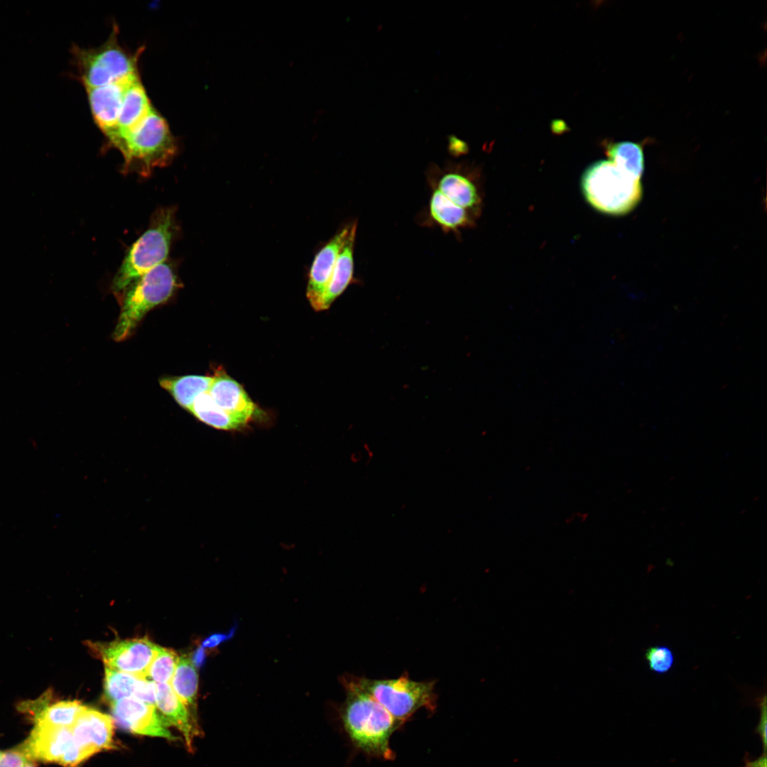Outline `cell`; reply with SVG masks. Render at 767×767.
<instances>
[{
    "instance_id": "cell-1",
    "label": "cell",
    "mask_w": 767,
    "mask_h": 767,
    "mask_svg": "<svg viewBox=\"0 0 767 767\" xmlns=\"http://www.w3.org/2000/svg\"><path fill=\"white\" fill-rule=\"evenodd\" d=\"M346 700L342 708L344 729L353 744L366 754L386 760L395 755L389 740L402 724L361 690L353 678L345 682Z\"/></svg>"
},
{
    "instance_id": "cell-2",
    "label": "cell",
    "mask_w": 767,
    "mask_h": 767,
    "mask_svg": "<svg viewBox=\"0 0 767 767\" xmlns=\"http://www.w3.org/2000/svg\"><path fill=\"white\" fill-rule=\"evenodd\" d=\"M178 232L175 209L161 207L148 228L132 244L115 274L111 288L122 293L141 276L165 262Z\"/></svg>"
},
{
    "instance_id": "cell-3",
    "label": "cell",
    "mask_w": 767,
    "mask_h": 767,
    "mask_svg": "<svg viewBox=\"0 0 767 767\" xmlns=\"http://www.w3.org/2000/svg\"><path fill=\"white\" fill-rule=\"evenodd\" d=\"M115 148L123 156L124 173L148 176L153 169L170 163L178 144L166 120L153 108Z\"/></svg>"
},
{
    "instance_id": "cell-4",
    "label": "cell",
    "mask_w": 767,
    "mask_h": 767,
    "mask_svg": "<svg viewBox=\"0 0 767 767\" xmlns=\"http://www.w3.org/2000/svg\"><path fill=\"white\" fill-rule=\"evenodd\" d=\"M178 286L173 265L165 261L152 268L128 286L113 337L121 342L127 339L144 315L154 307L166 302Z\"/></svg>"
},
{
    "instance_id": "cell-5",
    "label": "cell",
    "mask_w": 767,
    "mask_h": 767,
    "mask_svg": "<svg viewBox=\"0 0 767 767\" xmlns=\"http://www.w3.org/2000/svg\"><path fill=\"white\" fill-rule=\"evenodd\" d=\"M143 49L132 53L118 40V28L114 26L102 45L85 48L76 45L70 50L78 79L85 88L97 87L125 80L138 74V60Z\"/></svg>"
},
{
    "instance_id": "cell-6",
    "label": "cell",
    "mask_w": 767,
    "mask_h": 767,
    "mask_svg": "<svg viewBox=\"0 0 767 767\" xmlns=\"http://www.w3.org/2000/svg\"><path fill=\"white\" fill-rule=\"evenodd\" d=\"M582 189L587 202L596 210L621 215L632 210L642 197L640 180L635 179L611 161L589 165L582 177Z\"/></svg>"
},
{
    "instance_id": "cell-7",
    "label": "cell",
    "mask_w": 767,
    "mask_h": 767,
    "mask_svg": "<svg viewBox=\"0 0 767 767\" xmlns=\"http://www.w3.org/2000/svg\"><path fill=\"white\" fill-rule=\"evenodd\" d=\"M357 685L382 705L401 724L416 711L436 708L435 682L415 681L408 675L396 679L371 680L353 678Z\"/></svg>"
},
{
    "instance_id": "cell-8",
    "label": "cell",
    "mask_w": 767,
    "mask_h": 767,
    "mask_svg": "<svg viewBox=\"0 0 767 767\" xmlns=\"http://www.w3.org/2000/svg\"><path fill=\"white\" fill-rule=\"evenodd\" d=\"M21 746L31 761L76 767L81 759V749L75 742L70 728L35 724Z\"/></svg>"
},
{
    "instance_id": "cell-9",
    "label": "cell",
    "mask_w": 767,
    "mask_h": 767,
    "mask_svg": "<svg viewBox=\"0 0 767 767\" xmlns=\"http://www.w3.org/2000/svg\"><path fill=\"white\" fill-rule=\"evenodd\" d=\"M159 648L146 637L115 641L98 647L107 668L141 677H146Z\"/></svg>"
},
{
    "instance_id": "cell-10",
    "label": "cell",
    "mask_w": 767,
    "mask_h": 767,
    "mask_svg": "<svg viewBox=\"0 0 767 767\" xmlns=\"http://www.w3.org/2000/svg\"><path fill=\"white\" fill-rule=\"evenodd\" d=\"M114 720L131 733L175 740L156 706L134 697L121 699L111 703Z\"/></svg>"
},
{
    "instance_id": "cell-11",
    "label": "cell",
    "mask_w": 767,
    "mask_h": 767,
    "mask_svg": "<svg viewBox=\"0 0 767 767\" xmlns=\"http://www.w3.org/2000/svg\"><path fill=\"white\" fill-rule=\"evenodd\" d=\"M138 75L101 87L85 88L93 119L108 141L116 134L126 88Z\"/></svg>"
},
{
    "instance_id": "cell-12",
    "label": "cell",
    "mask_w": 767,
    "mask_h": 767,
    "mask_svg": "<svg viewBox=\"0 0 767 767\" xmlns=\"http://www.w3.org/2000/svg\"><path fill=\"white\" fill-rule=\"evenodd\" d=\"M352 223L334 234L316 254L310 267L306 295L312 308L321 311L323 296L332 274L337 256L350 232Z\"/></svg>"
},
{
    "instance_id": "cell-13",
    "label": "cell",
    "mask_w": 767,
    "mask_h": 767,
    "mask_svg": "<svg viewBox=\"0 0 767 767\" xmlns=\"http://www.w3.org/2000/svg\"><path fill=\"white\" fill-rule=\"evenodd\" d=\"M113 719L84 706L70 727L75 742L92 755L114 749Z\"/></svg>"
},
{
    "instance_id": "cell-14",
    "label": "cell",
    "mask_w": 767,
    "mask_h": 767,
    "mask_svg": "<svg viewBox=\"0 0 767 767\" xmlns=\"http://www.w3.org/2000/svg\"><path fill=\"white\" fill-rule=\"evenodd\" d=\"M207 391L222 410L249 422L257 410L256 405L244 388L223 370H217Z\"/></svg>"
},
{
    "instance_id": "cell-15",
    "label": "cell",
    "mask_w": 767,
    "mask_h": 767,
    "mask_svg": "<svg viewBox=\"0 0 767 767\" xmlns=\"http://www.w3.org/2000/svg\"><path fill=\"white\" fill-rule=\"evenodd\" d=\"M153 109L139 75L134 77L124 92L116 132L109 141L114 147L134 130Z\"/></svg>"
},
{
    "instance_id": "cell-16",
    "label": "cell",
    "mask_w": 767,
    "mask_h": 767,
    "mask_svg": "<svg viewBox=\"0 0 767 767\" xmlns=\"http://www.w3.org/2000/svg\"><path fill=\"white\" fill-rule=\"evenodd\" d=\"M155 706L167 727H175L190 748L194 737L199 734L197 722L169 683H156Z\"/></svg>"
},
{
    "instance_id": "cell-17",
    "label": "cell",
    "mask_w": 767,
    "mask_h": 767,
    "mask_svg": "<svg viewBox=\"0 0 767 767\" xmlns=\"http://www.w3.org/2000/svg\"><path fill=\"white\" fill-rule=\"evenodd\" d=\"M33 715L35 724L70 728L85 705L77 700L50 703L47 694L23 705Z\"/></svg>"
},
{
    "instance_id": "cell-18",
    "label": "cell",
    "mask_w": 767,
    "mask_h": 767,
    "mask_svg": "<svg viewBox=\"0 0 767 767\" xmlns=\"http://www.w3.org/2000/svg\"><path fill=\"white\" fill-rule=\"evenodd\" d=\"M439 172L432 186L450 201L467 211L479 204L476 186L467 176L455 169V165Z\"/></svg>"
},
{
    "instance_id": "cell-19",
    "label": "cell",
    "mask_w": 767,
    "mask_h": 767,
    "mask_svg": "<svg viewBox=\"0 0 767 767\" xmlns=\"http://www.w3.org/2000/svg\"><path fill=\"white\" fill-rule=\"evenodd\" d=\"M357 222H353L350 232L337 256L334 268L323 296L321 310H327L352 283L354 275V246Z\"/></svg>"
},
{
    "instance_id": "cell-20",
    "label": "cell",
    "mask_w": 767,
    "mask_h": 767,
    "mask_svg": "<svg viewBox=\"0 0 767 767\" xmlns=\"http://www.w3.org/2000/svg\"><path fill=\"white\" fill-rule=\"evenodd\" d=\"M214 376H210L186 375L163 378L159 383L181 407L188 410L198 396L209 391Z\"/></svg>"
},
{
    "instance_id": "cell-21",
    "label": "cell",
    "mask_w": 767,
    "mask_h": 767,
    "mask_svg": "<svg viewBox=\"0 0 767 767\" xmlns=\"http://www.w3.org/2000/svg\"><path fill=\"white\" fill-rule=\"evenodd\" d=\"M428 213L431 220L443 230L455 232L470 222L469 212L450 201L433 187Z\"/></svg>"
},
{
    "instance_id": "cell-22",
    "label": "cell",
    "mask_w": 767,
    "mask_h": 767,
    "mask_svg": "<svg viewBox=\"0 0 767 767\" xmlns=\"http://www.w3.org/2000/svg\"><path fill=\"white\" fill-rule=\"evenodd\" d=\"M188 411L201 422L219 430H236L245 426L248 423L219 408L208 392L198 396Z\"/></svg>"
},
{
    "instance_id": "cell-23",
    "label": "cell",
    "mask_w": 767,
    "mask_h": 767,
    "mask_svg": "<svg viewBox=\"0 0 767 767\" xmlns=\"http://www.w3.org/2000/svg\"><path fill=\"white\" fill-rule=\"evenodd\" d=\"M606 149L613 163L631 177L640 180L644 170V156L639 143L630 141L611 143Z\"/></svg>"
},
{
    "instance_id": "cell-24",
    "label": "cell",
    "mask_w": 767,
    "mask_h": 767,
    "mask_svg": "<svg viewBox=\"0 0 767 767\" xmlns=\"http://www.w3.org/2000/svg\"><path fill=\"white\" fill-rule=\"evenodd\" d=\"M170 685L187 707L195 705L198 675L196 667L189 657L182 656L178 658Z\"/></svg>"
},
{
    "instance_id": "cell-25",
    "label": "cell",
    "mask_w": 767,
    "mask_h": 767,
    "mask_svg": "<svg viewBox=\"0 0 767 767\" xmlns=\"http://www.w3.org/2000/svg\"><path fill=\"white\" fill-rule=\"evenodd\" d=\"M141 677L105 667L104 695L113 703L121 699L134 697Z\"/></svg>"
},
{
    "instance_id": "cell-26",
    "label": "cell",
    "mask_w": 767,
    "mask_h": 767,
    "mask_svg": "<svg viewBox=\"0 0 767 767\" xmlns=\"http://www.w3.org/2000/svg\"><path fill=\"white\" fill-rule=\"evenodd\" d=\"M178 658L174 651L160 647L148 668L146 677L156 683H168L172 679Z\"/></svg>"
},
{
    "instance_id": "cell-27",
    "label": "cell",
    "mask_w": 767,
    "mask_h": 767,
    "mask_svg": "<svg viewBox=\"0 0 767 767\" xmlns=\"http://www.w3.org/2000/svg\"><path fill=\"white\" fill-rule=\"evenodd\" d=\"M649 669L657 674L669 672L675 663L673 651L666 646L658 645L648 647L644 653Z\"/></svg>"
},
{
    "instance_id": "cell-28",
    "label": "cell",
    "mask_w": 767,
    "mask_h": 767,
    "mask_svg": "<svg viewBox=\"0 0 767 767\" xmlns=\"http://www.w3.org/2000/svg\"><path fill=\"white\" fill-rule=\"evenodd\" d=\"M156 693V683L145 677L140 680L134 697L155 706Z\"/></svg>"
},
{
    "instance_id": "cell-29",
    "label": "cell",
    "mask_w": 767,
    "mask_h": 767,
    "mask_svg": "<svg viewBox=\"0 0 767 767\" xmlns=\"http://www.w3.org/2000/svg\"><path fill=\"white\" fill-rule=\"evenodd\" d=\"M31 761L21 746L7 751L0 758V767H25Z\"/></svg>"
},
{
    "instance_id": "cell-30",
    "label": "cell",
    "mask_w": 767,
    "mask_h": 767,
    "mask_svg": "<svg viewBox=\"0 0 767 767\" xmlns=\"http://www.w3.org/2000/svg\"><path fill=\"white\" fill-rule=\"evenodd\" d=\"M766 695H764L763 699L760 700V703H759L760 710H761L760 720H759L758 726L756 727V732L758 734H759V736L761 737L763 748V753H765V754H766V727H767L766 726L767 720H766Z\"/></svg>"
},
{
    "instance_id": "cell-31",
    "label": "cell",
    "mask_w": 767,
    "mask_h": 767,
    "mask_svg": "<svg viewBox=\"0 0 767 767\" xmlns=\"http://www.w3.org/2000/svg\"><path fill=\"white\" fill-rule=\"evenodd\" d=\"M227 635L224 634H213L207 638L202 643L203 648H213L217 646L219 643L226 640Z\"/></svg>"
},
{
    "instance_id": "cell-32",
    "label": "cell",
    "mask_w": 767,
    "mask_h": 767,
    "mask_svg": "<svg viewBox=\"0 0 767 767\" xmlns=\"http://www.w3.org/2000/svg\"><path fill=\"white\" fill-rule=\"evenodd\" d=\"M450 148L451 150H454L455 153H464L466 151V144L464 142L457 139L455 136L450 137Z\"/></svg>"
},
{
    "instance_id": "cell-33",
    "label": "cell",
    "mask_w": 767,
    "mask_h": 767,
    "mask_svg": "<svg viewBox=\"0 0 767 767\" xmlns=\"http://www.w3.org/2000/svg\"><path fill=\"white\" fill-rule=\"evenodd\" d=\"M205 655L204 648L202 646L198 648L193 653L192 657V662L196 668H199L203 665L205 662Z\"/></svg>"
},
{
    "instance_id": "cell-34",
    "label": "cell",
    "mask_w": 767,
    "mask_h": 767,
    "mask_svg": "<svg viewBox=\"0 0 767 767\" xmlns=\"http://www.w3.org/2000/svg\"><path fill=\"white\" fill-rule=\"evenodd\" d=\"M744 767H766V756L763 753L755 760H745Z\"/></svg>"
},
{
    "instance_id": "cell-35",
    "label": "cell",
    "mask_w": 767,
    "mask_h": 767,
    "mask_svg": "<svg viewBox=\"0 0 767 767\" xmlns=\"http://www.w3.org/2000/svg\"><path fill=\"white\" fill-rule=\"evenodd\" d=\"M31 761H28V763H26V765L25 766V767H36V766H35L33 765V763L32 762H31Z\"/></svg>"
},
{
    "instance_id": "cell-36",
    "label": "cell",
    "mask_w": 767,
    "mask_h": 767,
    "mask_svg": "<svg viewBox=\"0 0 767 767\" xmlns=\"http://www.w3.org/2000/svg\"><path fill=\"white\" fill-rule=\"evenodd\" d=\"M2 754L3 753L1 751H0V758L1 757Z\"/></svg>"
}]
</instances>
